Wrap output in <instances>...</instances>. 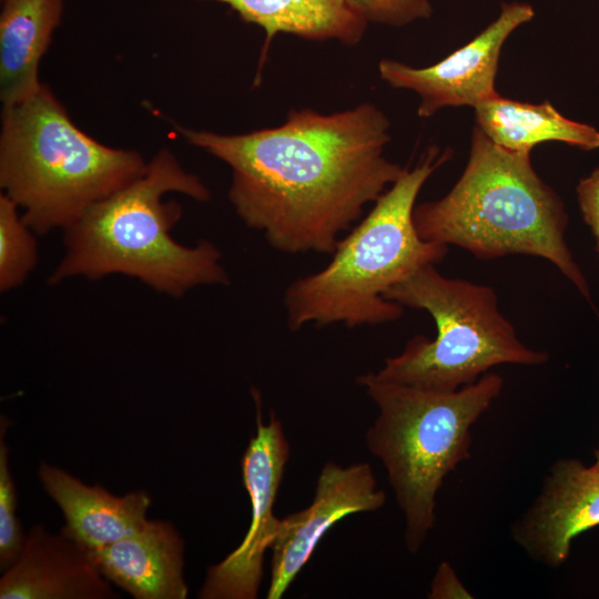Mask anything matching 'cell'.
<instances>
[{
    "label": "cell",
    "mask_w": 599,
    "mask_h": 599,
    "mask_svg": "<svg viewBox=\"0 0 599 599\" xmlns=\"http://www.w3.org/2000/svg\"><path fill=\"white\" fill-rule=\"evenodd\" d=\"M534 17L535 10L527 2L502 3L498 17L488 27L439 62L415 68L383 59L378 63L379 75L390 87L419 95L420 118H429L447 106L476 108L498 93L495 81L504 43Z\"/></svg>",
    "instance_id": "cell-9"
},
{
    "label": "cell",
    "mask_w": 599,
    "mask_h": 599,
    "mask_svg": "<svg viewBox=\"0 0 599 599\" xmlns=\"http://www.w3.org/2000/svg\"><path fill=\"white\" fill-rule=\"evenodd\" d=\"M256 407V433L242 458V476L252 517L242 542L222 561L210 567L199 592L201 599H255L263 577L265 551L272 548L281 525L273 508L290 457V444L281 420L261 414V394L251 389Z\"/></svg>",
    "instance_id": "cell-8"
},
{
    "label": "cell",
    "mask_w": 599,
    "mask_h": 599,
    "mask_svg": "<svg viewBox=\"0 0 599 599\" xmlns=\"http://www.w3.org/2000/svg\"><path fill=\"white\" fill-rule=\"evenodd\" d=\"M595 466L599 467V447L595 450Z\"/></svg>",
    "instance_id": "cell-23"
},
{
    "label": "cell",
    "mask_w": 599,
    "mask_h": 599,
    "mask_svg": "<svg viewBox=\"0 0 599 599\" xmlns=\"http://www.w3.org/2000/svg\"><path fill=\"white\" fill-rule=\"evenodd\" d=\"M8 427L1 417L0 433V568L6 570L19 556L26 536L17 518V489L9 469L8 447L3 440Z\"/></svg>",
    "instance_id": "cell-19"
},
{
    "label": "cell",
    "mask_w": 599,
    "mask_h": 599,
    "mask_svg": "<svg viewBox=\"0 0 599 599\" xmlns=\"http://www.w3.org/2000/svg\"><path fill=\"white\" fill-rule=\"evenodd\" d=\"M33 231L23 221L18 204L0 194V291L21 285L38 261Z\"/></svg>",
    "instance_id": "cell-18"
},
{
    "label": "cell",
    "mask_w": 599,
    "mask_h": 599,
    "mask_svg": "<svg viewBox=\"0 0 599 599\" xmlns=\"http://www.w3.org/2000/svg\"><path fill=\"white\" fill-rule=\"evenodd\" d=\"M119 595L90 551L64 532L34 525L0 579L1 599H113Z\"/></svg>",
    "instance_id": "cell-12"
},
{
    "label": "cell",
    "mask_w": 599,
    "mask_h": 599,
    "mask_svg": "<svg viewBox=\"0 0 599 599\" xmlns=\"http://www.w3.org/2000/svg\"><path fill=\"white\" fill-rule=\"evenodd\" d=\"M176 130L230 166L237 216L288 254H332L405 170L385 156L390 122L368 102L331 114L291 110L281 125L243 134Z\"/></svg>",
    "instance_id": "cell-1"
},
{
    "label": "cell",
    "mask_w": 599,
    "mask_h": 599,
    "mask_svg": "<svg viewBox=\"0 0 599 599\" xmlns=\"http://www.w3.org/2000/svg\"><path fill=\"white\" fill-rule=\"evenodd\" d=\"M227 4L247 23L265 32L261 63L278 33L312 41L336 40L346 45L362 41L367 22L343 0H201Z\"/></svg>",
    "instance_id": "cell-16"
},
{
    "label": "cell",
    "mask_w": 599,
    "mask_h": 599,
    "mask_svg": "<svg viewBox=\"0 0 599 599\" xmlns=\"http://www.w3.org/2000/svg\"><path fill=\"white\" fill-rule=\"evenodd\" d=\"M475 109L477 126L500 148L530 153L539 143L556 141L592 151L599 148V131L564 116L549 101L520 102L499 95Z\"/></svg>",
    "instance_id": "cell-17"
},
{
    "label": "cell",
    "mask_w": 599,
    "mask_h": 599,
    "mask_svg": "<svg viewBox=\"0 0 599 599\" xmlns=\"http://www.w3.org/2000/svg\"><path fill=\"white\" fill-rule=\"evenodd\" d=\"M449 158L448 150L430 146L342 236L323 270L288 285L284 306L290 329L307 324L378 325L402 316L404 307L386 300L385 293L420 267L439 263L448 251L419 236L413 213L423 185Z\"/></svg>",
    "instance_id": "cell-4"
},
{
    "label": "cell",
    "mask_w": 599,
    "mask_h": 599,
    "mask_svg": "<svg viewBox=\"0 0 599 599\" xmlns=\"http://www.w3.org/2000/svg\"><path fill=\"white\" fill-rule=\"evenodd\" d=\"M367 23L403 27L433 13L430 0H343Z\"/></svg>",
    "instance_id": "cell-20"
},
{
    "label": "cell",
    "mask_w": 599,
    "mask_h": 599,
    "mask_svg": "<svg viewBox=\"0 0 599 599\" xmlns=\"http://www.w3.org/2000/svg\"><path fill=\"white\" fill-rule=\"evenodd\" d=\"M90 554L100 572L135 599L187 597L184 541L169 521L149 520L140 531Z\"/></svg>",
    "instance_id": "cell-13"
},
{
    "label": "cell",
    "mask_w": 599,
    "mask_h": 599,
    "mask_svg": "<svg viewBox=\"0 0 599 599\" xmlns=\"http://www.w3.org/2000/svg\"><path fill=\"white\" fill-rule=\"evenodd\" d=\"M413 219L423 240L479 258L542 257L590 298L565 240L568 215L561 199L537 174L530 153L500 148L478 126L458 181L441 199L416 205Z\"/></svg>",
    "instance_id": "cell-3"
},
{
    "label": "cell",
    "mask_w": 599,
    "mask_h": 599,
    "mask_svg": "<svg viewBox=\"0 0 599 599\" xmlns=\"http://www.w3.org/2000/svg\"><path fill=\"white\" fill-rule=\"evenodd\" d=\"M145 166L139 152L83 132L45 84L32 98L2 106L0 187L35 234L64 231Z\"/></svg>",
    "instance_id": "cell-5"
},
{
    "label": "cell",
    "mask_w": 599,
    "mask_h": 599,
    "mask_svg": "<svg viewBox=\"0 0 599 599\" xmlns=\"http://www.w3.org/2000/svg\"><path fill=\"white\" fill-rule=\"evenodd\" d=\"M434 318L436 336L410 338L373 375L380 380L433 392H454L501 364L538 366L549 354L525 345L501 314L496 292L483 284L441 275L428 264L384 295Z\"/></svg>",
    "instance_id": "cell-7"
},
{
    "label": "cell",
    "mask_w": 599,
    "mask_h": 599,
    "mask_svg": "<svg viewBox=\"0 0 599 599\" xmlns=\"http://www.w3.org/2000/svg\"><path fill=\"white\" fill-rule=\"evenodd\" d=\"M385 493L377 488L367 463L342 467L325 464L316 483L312 504L281 518L272 546L271 582L267 599H280L309 560L321 538L342 518L374 511L385 504Z\"/></svg>",
    "instance_id": "cell-10"
},
{
    "label": "cell",
    "mask_w": 599,
    "mask_h": 599,
    "mask_svg": "<svg viewBox=\"0 0 599 599\" xmlns=\"http://www.w3.org/2000/svg\"><path fill=\"white\" fill-rule=\"evenodd\" d=\"M428 597L433 599L473 598L453 567L446 561L437 568Z\"/></svg>",
    "instance_id": "cell-22"
},
{
    "label": "cell",
    "mask_w": 599,
    "mask_h": 599,
    "mask_svg": "<svg viewBox=\"0 0 599 599\" xmlns=\"http://www.w3.org/2000/svg\"><path fill=\"white\" fill-rule=\"evenodd\" d=\"M63 0H2L0 101L2 106L35 95L43 83L40 62L63 16Z\"/></svg>",
    "instance_id": "cell-15"
},
{
    "label": "cell",
    "mask_w": 599,
    "mask_h": 599,
    "mask_svg": "<svg viewBox=\"0 0 599 599\" xmlns=\"http://www.w3.org/2000/svg\"><path fill=\"white\" fill-rule=\"evenodd\" d=\"M38 475L62 510L65 525L61 531L90 551L131 536L149 522L151 497L144 489L115 496L47 463H41Z\"/></svg>",
    "instance_id": "cell-14"
},
{
    "label": "cell",
    "mask_w": 599,
    "mask_h": 599,
    "mask_svg": "<svg viewBox=\"0 0 599 599\" xmlns=\"http://www.w3.org/2000/svg\"><path fill=\"white\" fill-rule=\"evenodd\" d=\"M596 236V241H597V250L599 252V234L595 235Z\"/></svg>",
    "instance_id": "cell-24"
},
{
    "label": "cell",
    "mask_w": 599,
    "mask_h": 599,
    "mask_svg": "<svg viewBox=\"0 0 599 599\" xmlns=\"http://www.w3.org/2000/svg\"><path fill=\"white\" fill-rule=\"evenodd\" d=\"M378 415L366 433L404 514L409 552L420 550L436 521L445 478L470 457L471 428L500 395L504 380L486 373L454 392H433L361 375Z\"/></svg>",
    "instance_id": "cell-6"
},
{
    "label": "cell",
    "mask_w": 599,
    "mask_h": 599,
    "mask_svg": "<svg viewBox=\"0 0 599 599\" xmlns=\"http://www.w3.org/2000/svg\"><path fill=\"white\" fill-rule=\"evenodd\" d=\"M599 525V467L557 459L529 508L510 526L512 540L535 561L559 568L571 542Z\"/></svg>",
    "instance_id": "cell-11"
},
{
    "label": "cell",
    "mask_w": 599,
    "mask_h": 599,
    "mask_svg": "<svg viewBox=\"0 0 599 599\" xmlns=\"http://www.w3.org/2000/svg\"><path fill=\"white\" fill-rule=\"evenodd\" d=\"M577 200L586 224L599 234V165L577 185Z\"/></svg>",
    "instance_id": "cell-21"
},
{
    "label": "cell",
    "mask_w": 599,
    "mask_h": 599,
    "mask_svg": "<svg viewBox=\"0 0 599 599\" xmlns=\"http://www.w3.org/2000/svg\"><path fill=\"white\" fill-rule=\"evenodd\" d=\"M173 192L199 202L211 200L203 181L187 172L172 151L161 149L139 177L64 230V253L49 283L122 274L171 297L200 285L229 284L222 254L213 243L201 240L186 246L174 240L171 231L182 207L164 201Z\"/></svg>",
    "instance_id": "cell-2"
}]
</instances>
